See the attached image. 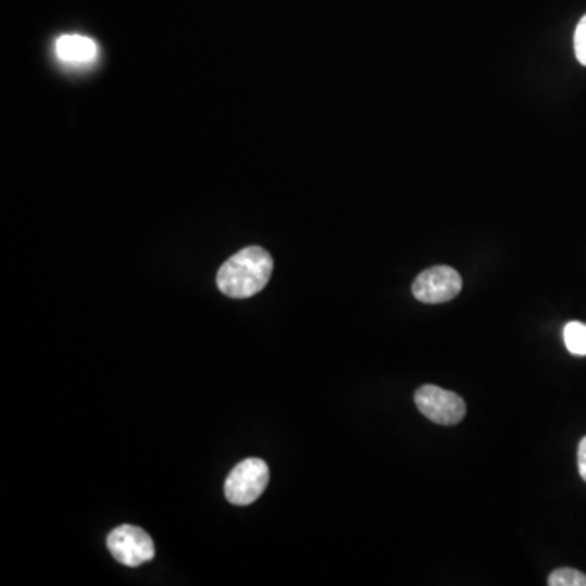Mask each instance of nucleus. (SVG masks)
<instances>
[{
    "label": "nucleus",
    "mask_w": 586,
    "mask_h": 586,
    "mask_svg": "<svg viewBox=\"0 0 586 586\" xmlns=\"http://www.w3.org/2000/svg\"><path fill=\"white\" fill-rule=\"evenodd\" d=\"M574 48L578 62L586 67V15L582 16L575 29Z\"/></svg>",
    "instance_id": "9"
},
{
    "label": "nucleus",
    "mask_w": 586,
    "mask_h": 586,
    "mask_svg": "<svg viewBox=\"0 0 586 586\" xmlns=\"http://www.w3.org/2000/svg\"><path fill=\"white\" fill-rule=\"evenodd\" d=\"M578 473H581L582 479L586 483V437L582 438L581 445H578Z\"/></svg>",
    "instance_id": "10"
},
{
    "label": "nucleus",
    "mask_w": 586,
    "mask_h": 586,
    "mask_svg": "<svg viewBox=\"0 0 586 586\" xmlns=\"http://www.w3.org/2000/svg\"><path fill=\"white\" fill-rule=\"evenodd\" d=\"M565 346L574 356H586V324L581 321H572L564 329Z\"/></svg>",
    "instance_id": "7"
},
{
    "label": "nucleus",
    "mask_w": 586,
    "mask_h": 586,
    "mask_svg": "<svg viewBox=\"0 0 586 586\" xmlns=\"http://www.w3.org/2000/svg\"><path fill=\"white\" fill-rule=\"evenodd\" d=\"M414 401L419 411L434 424L457 425L466 415V402L461 396L435 385L421 386Z\"/></svg>",
    "instance_id": "3"
},
{
    "label": "nucleus",
    "mask_w": 586,
    "mask_h": 586,
    "mask_svg": "<svg viewBox=\"0 0 586 586\" xmlns=\"http://www.w3.org/2000/svg\"><path fill=\"white\" fill-rule=\"evenodd\" d=\"M549 586H586V575L575 569H558L549 575Z\"/></svg>",
    "instance_id": "8"
},
{
    "label": "nucleus",
    "mask_w": 586,
    "mask_h": 586,
    "mask_svg": "<svg viewBox=\"0 0 586 586\" xmlns=\"http://www.w3.org/2000/svg\"><path fill=\"white\" fill-rule=\"evenodd\" d=\"M274 261L266 250L248 247L230 258L217 274L221 292L230 298L260 294L273 276Z\"/></svg>",
    "instance_id": "1"
},
{
    "label": "nucleus",
    "mask_w": 586,
    "mask_h": 586,
    "mask_svg": "<svg viewBox=\"0 0 586 586\" xmlns=\"http://www.w3.org/2000/svg\"><path fill=\"white\" fill-rule=\"evenodd\" d=\"M107 546L111 556L126 568H139L155 558L152 538L139 526H117L108 535Z\"/></svg>",
    "instance_id": "4"
},
{
    "label": "nucleus",
    "mask_w": 586,
    "mask_h": 586,
    "mask_svg": "<svg viewBox=\"0 0 586 586\" xmlns=\"http://www.w3.org/2000/svg\"><path fill=\"white\" fill-rule=\"evenodd\" d=\"M55 52L67 64H88L97 58L98 46L87 36L64 35L55 42Z\"/></svg>",
    "instance_id": "6"
},
{
    "label": "nucleus",
    "mask_w": 586,
    "mask_h": 586,
    "mask_svg": "<svg viewBox=\"0 0 586 586\" xmlns=\"http://www.w3.org/2000/svg\"><path fill=\"white\" fill-rule=\"evenodd\" d=\"M463 279L460 273L450 266H435L419 274L412 284V294L422 303H447L460 295Z\"/></svg>",
    "instance_id": "5"
},
{
    "label": "nucleus",
    "mask_w": 586,
    "mask_h": 586,
    "mask_svg": "<svg viewBox=\"0 0 586 586\" xmlns=\"http://www.w3.org/2000/svg\"><path fill=\"white\" fill-rule=\"evenodd\" d=\"M270 484V467L260 458L241 461L225 481V497L234 506H251L257 502Z\"/></svg>",
    "instance_id": "2"
}]
</instances>
